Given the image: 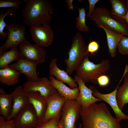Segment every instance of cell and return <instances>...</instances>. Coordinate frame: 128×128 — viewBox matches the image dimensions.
Listing matches in <instances>:
<instances>
[{"label": "cell", "mask_w": 128, "mask_h": 128, "mask_svg": "<svg viewBox=\"0 0 128 128\" xmlns=\"http://www.w3.org/2000/svg\"><path fill=\"white\" fill-rule=\"evenodd\" d=\"M126 1L128 6V10L126 15L124 17H123L122 18L124 19L126 22L128 24V0H127Z\"/></svg>", "instance_id": "8d00e7d4"}, {"label": "cell", "mask_w": 128, "mask_h": 128, "mask_svg": "<svg viewBox=\"0 0 128 128\" xmlns=\"http://www.w3.org/2000/svg\"><path fill=\"white\" fill-rule=\"evenodd\" d=\"M89 55H87L83 59L76 70V75L85 84L90 82L96 85L98 78L105 75L110 69V62L108 59H103L101 63L95 64L90 60Z\"/></svg>", "instance_id": "3957f363"}, {"label": "cell", "mask_w": 128, "mask_h": 128, "mask_svg": "<svg viewBox=\"0 0 128 128\" xmlns=\"http://www.w3.org/2000/svg\"><path fill=\"white\" fill-rule=\"evenodd\" d=\"M119 53L123 55H128V37L123 36L117 46Z\"/></svg>", "instance_id": "f1b7e54d"}, {"label": "cell", "mask_w": 128, "mask_h": 128, "mask_svg": "<svg viewBox=\"0 0 128 128\" xmlns=\"http://www.w3.org/2000/svg\"><path fill=\"white\" fill-rule=\"evenodd\" d=\"M90 19L97 22L124 36L128 37V24L123 18L112 13L107 8L95 7Z\"/></svg>", "instance_id": "277c9868"}, {"label": "cell", "mask_w": 128, "mask_h": 128, "mask_svg": "<svg viewBox=\"0 0 128 128\" xmlns=\"http://www.w3.org/2000/svg\"><path fill=\"white\" fill-rule=\"evenodd\" d=\"M23 87L25 92L34 91L39 93L46 100L58 93L51 81L45 77L40 78L39 81L37 82L28 80L23 84Z\"/></svg>", "instance_id": "30bf717a"}, {"label": "cell", "mask_w": 128, "mask_h": 128, "mask_svg": "<svg viewBox=\"0 0 128 128\" xmlns=\"http://www.w3.org/2000/svg\"><path fill=\"white\" fill-rule=\"evenodd\" d=\"M118 86L112 92L108 94H103L100 93L93 86L89 87L92 91L93 96L101 99L108 104L111 107L116 116V118L120 122L122 120L128 119V115L123 112L119 107L116 98V95Z\"/></svg>", "instance_id": "7c38bea8"}, {"label": "cell", "mask_w": 128, "mask_h": 128, "mask_svg": "<svg viewBox=\"0 0 128 128\" xmlns=\"http://www.w3.org/2000/svg\"><path fill=\"white\" fill-rule=\"evenodd\" d=\"M82 110L81 106L76 100L66 99L62 108L60 119L65 128H75L76 122Z\"/></svg>", "instance_id": "8992f818"}, {"label": "cell", "mask_w": 128, "mask_h": 128, "mask_svg": "<svg viewBox=\"0 0 128 128\" xmlns=\"http://www.w3.org/2000/svg\"><path fill=\"white\" fill-rule=\"evenodd\" d=\"M95 23L97 26L102 29L105 32L109 53L112 57H115L118 45L124 36L102 25L98 22Z\"/></svg>", "instance_id": "ac0fdd59"}, {"label": "cell", "mask_w": 128, "mask_h": 128, "mask_svg": "<svg viewBox=\"0 0 128 128\" xmlns=\"http://www.w3.org/2000/svg\"><path fill=\"white\" fill-rule=\"evenodd\" d=\"M36 128V127H32V128Z\"/></svg>", "instance_id": "f35d334b"}, {"label": "cell", "mask_w": 128, "mask_h": 128, "mask_svg": "<svg viewBox=\"0 0 128 128\" xmlns=\"http://www.w3.org/2000/svg\"><path fill=\"white\" fill-rule=\"evenodd\" d=\"M30 32L32 40L40 47H47L52 43L53 33L49 25H43L30 27Z\"/></svg>", "instance_id": "8fae6325"}, {"label": "cell", "mask_w": 128, "mask_h": 128, "mask_svg": "<svg viewBox=\"0 0 128 128\" xmlns=\"http://www.w3.org/2000/svg\"><path fill=\"white\" fill-rule=\"evenodd\" d=\"M30 103L34 107L39 123H41L47 106L46 99L37 92H25Z\"/></svg>", "instance_id": "e0dca14e"}, {"label": "cell", "mask_w": 128, "mask_h": 128, "mask_svg": "<svg viewBox=\"0 0 128 128\" xmlns=\"http://www.w3.org/2000/svg\"><path fill=\"white\" fill-rule=\"evenodd\" d=\"M82 128H121L120 122L111 114L104 103H94L82 110Z\"/></svg>", "instance_id": "6da1fadb"}, {"label": "cell", "mask_w": 128, "mask_h": 128, "mask_svg": "<svg viewBox=\"0 0 128 128\" xmlns=\"http://www.w3.org/2000/svg\"><path fill=\"white\" fill-rule=\"evenodd\" d=\"M59 120L55 118L50 119L44 122L39 123L36 128H58L57 122Z\"/></svg>", "instance_id": "f546056e"}, {"label": "cell", "mask_w": 128, "mask_h": 128, "mask_svg": "<svg viewBox=\"0 0 128 128\" xmlns=\"http://www.w3.org/2000/svg\"><path fill=\"white\" fill-rule=\"evenodd\" d=\"M97 84L101 87H104L108 85L110 82V79L108 76L103 75L99 77L97 80Z\"/></svg>", "instance_id": "d6a6232c"}, {"label": "cell", "mask_w": 128, "mask_h": 128, "mask_svg": "<svg viewBox=\"0 0 128 128\" xmlns=\"http://www.w3.org/2000/svg\"><path fill=\"white\" fill-rule=\"evenodd\" d=\"M14 10L12 9L9 8L5 13L3 10H1L0 12V39L1 40H4L7 38L8 34V32H4V28L7 25L4 21V19L9 15L15 17Z\"/></svg>", "instance_id": "4316f807"}, {"label": "cell", "mask_w": 128, "mask_h": 128, "mask_svg": "<svg viewBox=\"0 0 128 128\" xmlns=\"http://www.w3.org/2000/svg\"><path fill=\"white\" fill-rule=\"evenodd\" d=\"M82 124L79 123V124L78 128H82Z\"/></svg>", "instance_id": "74e56055"}, {"label": "cell", "mask_w": 128, "mask_h": 128, "mask_svg": "<svg viewBox=\"0 0 128 128\" xmlns=\"http://www.w3.org/2000/svg\"><path fill=\"white\" fill-rule=\"evenodd\" d=\"M49 78L60 95L66 99L77 100L79 92L78 87L73 89L70 88L63 82L50 75Z\"/></svg>", "instance_id": "ffe728a7"}, {"label": "cell", "mask_w": 128, "mask_h": 128, "mask_svg": "<svg viewBox=\"0 0 128 128\" xmlns=\"http://www.w3.org/2000/svg\"><path fill=\"white\" fill-rule=\"evenodd\" d=\"M99 45L95 41H91L87 46V50L88 52L91 56L95 55V53L99 50Z\"/></svg>", "instance_id": "1f68e13d"}, {"label": "cell", "mask_w": 128, "mask_h": 128, "mask_svg": "<svg viewBox=\"0 0 128 128\" xmlns=\"http://www.w3.org/2000/svg\"><path fill=\"white\" fill-rule=\"evenodd\" d=\"M73 0H67L66 1L67 4L68 9L71 11H73L75 9L73 4Z\"/></svg>", "instance_id": "e575fe53"}, {"label": "cell", "mask_w": 128, "mask_h": 128, "mask_svg": "<svg viewBox=\"0 0 128 128\" xmlns=\"http://www.w3.org/2000/svg\"><path fill=\"white\" fill-rule=\"evenodd\" d=\"M111 6V12L114 14L123 18L126 15L128 6L127 1L123 0H109Z\"/></svg>", "instance_id": "d4e9b609"}, {"label": "cell", "mask_w": 128, "mask_h": 128, "mask_svg": "<svg viewBox=\"0 0 128 128\" xmlns=\"http://www.w3.org/2000/svg\"><path fill=\"white\" fill-rule=\"evenodd\" d=\"M74 79L77 84L79 90V94L77 101L82 106L83 110L91 104L98 101H102L100 99L94 97L92 91L87 87L81 79L76 75Z\"/></svg>", "instance_id": "2e32d148"}, {"label": "cell", "mask_w": 128, "mask_h": 128, "mask_svg": "<svg viewBox=\"0 0 128 128\" xmlns=\"http://www.w3.org/2000/svg\"><path fill=\"white\" fill-rule=\"evenodd\" d=\"M13 119L16 128L35 127L39 123L36 112L30 103Z\"/></svg>", "instance_id": "9c48e42d"}, {"label": "cell", "mask_w": 128, "mask_h": 128, "mask_svg": "<svg viewBox=\"0 0 128 128\" xmlns=\"http://www.w3.org/2000/svg\"><path fill=\"white\" fill-rule=\"evenodd\" d=\"M0 128H16L13 119L6 120L3 116H0Z\"/></svg>", "instance_id": "4dcf8cb0"}, {"label": "cell", "mask_w": 128, "mask_h": 128, "mask_svg": "<svg viewBox=\"0 0 128 128\" xmlns=\"http://www.w3.org/2000/svg\"><path fill=\"white\" fill-rule=\"evenodd\" d=\"M20 73L17 70L8 66L0 69V82L8 86L15 85L18 82Z\"/></svg>", "instance_id": "7402d4cb"}, {"label": "cell", "mask_w": 128, "mask_h": 128, "mask_svg": "<svg viewBox=\"0 0 128 128\" xmlns=\"http://www.w3.org/2000/svg\"><path fill=\"white\" fill-rule=\"evenodd\" d=\"M99 1V0H88L89 4V8L87 16V18H90L95 8V5Z\"/></svg>", "instance_id": "836d02e7"}, {"label": "cell", "mask_w": 128, "mask_h": 128, "mask_svg": "<svg viewBox=\"0 0 128 128\" xmlns=\"http://www.w3.org/2000/svg\"><path fill=\"white\" fill-rule=\"evenodd\" d=\"M8 32L6 40L0 47V55L9 49L17 47L25 38V27L18 23H13L7 25L5 28Z\"/></svg>", "instance_id": "52a82bcc"}, {"label": "cell", "mask_w": 128, "mask_h": 128, "mask_svg": "<svg viewBox=\"0 0 128 128\" xmlns=\"http://www.w3.org/2000/svg\"><path fill=\"white\" fill-rule=\"evenodd\" d=\"M22 10L23 23L30 27L46 25H49L54 9L48 0H26Z\"/></svg>", "instance_id": "7a4b0ae2"}, {"label": "cell", "mask_w": 128, "mask_h": 128, "mask_svg": "<svg viewBox=\"0 0 128 128\" xmlns=\"http://www.w3.org/2000/svg\"><path fill=\"white\" fill-rule=\"evenodd\" d=\"M116 98L118 106L121 110L128 103V73L123 76L118 85Z\"/></svg>", "instance_id": "44dd1931"}, {"label": "cell", "mask_w": 128, "mask_h": 128, "mask_svg": "<svg viewBox=\"0 0 128 128\" xmlns=\"http://www.w3.org/2000/svg\"><path fill=\"white\" fill-rule=\"evenodd\" d=\"M36 61L29 60L20 58L13 64L9 65L10 68L15 69L20 73L25 75L28 80L32 82H37L40 78L38 76L37 71V64Z\"/></svg>", "instance_id": "4fadbf2b"}, {"label": "cell", "mask_w": 128, "mask_h": 128, "mask_svg": "<svg viewBox=\"0 0 128 128\" xmlns=\"http://www.w3.org/2000/svg\"><path fill=\"white\" fill-rule=\"evenodd\" d=\"M20 58L41 64L45 61L46 52L36 44H32L24 38L20 43Z\"/></svg>", "instance_id": "ba28073f"}, {"label": "cell", "mask_w": 128, "mask_h": 128, "mask_svg": "<svg viewBox=\"0 0 128 128\" xmlns=\"http://www.w3.org/2000/svg\"><path fill=\"white\" fill-rule=\"evenodd\" d=\"M57 59L54 58L51 61L49 65L50 75L57 80L67 84L71 89L78 87L74 79L71 77L66 71L59 69L57 64Z\"/></svg>", "instance_id": "d6986e66"}, {"label": "cell", "mask_w": 128, "mask_h": 128, "mask_svg": "<svg viewBox=\"0 0 128 128\" xmlns=\"http://www.w3.org/2000/svg\"><path fill=\"white\" fill-rule=\"evenodd\" d=\"M90 53L87 46L82 34L77 32L73 37L68 57L64 61L66 65V71L70 76L76 71L85 57Z\"/></svg>", "instance_id": "5b68a950"}, {"label": "cell", "mask_w": 128, "mask_h": 128, "mask_svg": "<svg viewBox=\"0 0 128 128\" xmlns=\"http://www.w3.org/2000/svg\"><path fill=\"white\" fill-rule=\"evenodd\" d=\"M22 2L17 0H0V8H9L14 9H18Z\"/></svg>", "instance_id": "83f0119b"}, {"label": "cell", "mask_w": 128, "mask_h": 128, "mask_svg": "<svg viewBox=\"0 0 128 128\" xmlns=\"http://www.w3.org/2000/svg\"><path fill=\"white\" fill-rule=\"evenodd\" d=\"M20 58V52L17 47L10 48L0 55V69L8 66L13 62L18 60Z\"/></svg>", "instance_id": "cb8c5ba5"}, {"label": "cell", "mask_w": 128, "mask_h": 128, "mask_svg": "<svg viewBox=\"0 0 128 128\" xmlns=\"http://www.w3.org/2000/svg\"><path fill=\"white\" fill-rule=\"evenodd\" d=\"M57 126L58 128H65L64 123L60 119L58 122Z\"/></svg>", "instance_id": "d590c367"}, {"label": "cell", "mask_w": 128, "mask_h": 128, "mask_svg": "<svg viewBox=\"0 0 128 128\" xmlns=\"http://www.w3.org/2000/svg\"><path fill=\"white\" fill-rule=\"evenodd\" d=\"M66 99L58 92L47 99V107L41 123L53 118L59 120L62 108Z\"/></svg>", "instance_id": "5bb4252c"}, {"label": "cell", "mask_w": 128, "mask_h": 128, "mask_svg": "<svg viewBox=\"0 0 128 128\" xmlns=\"http://www.w3.org/2000/svg\"><path fill=\"white\" fill-rule=\"evenodd\" d=\"M13 102L11 114L6 119H13L30 103L28 98L23 87L19 86L10 93Z\"/></svg>", "instance_id": "9a60e30c"}, {"label": "cell", "mask_w": 128, "mask_h": 128, "mask_svg": "<svg viewBox=\"0 0 128 128\" xmlns=\"http://www.w3.org/2000/svg\"><path fill=\"white\" fill-rule=\"evenodd\" d=\"M78 15L76 18V28L80 32H87L89 30L88 26L86 23V13L85 9L83 7L78 8Z\"/></svg>", "instance_id": "484cf974"}, {"label": "cell", "mask_w": 128, "mask_h": 128, "mask_svg": "<svg viewBox=\"0 0 128 128\" xmlns=\"http://www.w3.org/2000/svg\"><path fill=\"white\" fill-rule=\"evenodd\" d=\"M13 101L10 94L6 93L3 89H0V114L6 120L11 113Z\"/></svg>", "instance_id": "603a6c76"}]
</instances>
